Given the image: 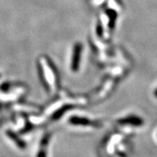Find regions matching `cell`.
I'll use <instances>...</instances> for the list:
<instances>
[{
  "label": "cell",
  "instance_id": "cell-1",
  "mask_svg": "<svg viewBox=\"0 0 157 157\" xmlns=\"http://www.w3.org/2000/svg\"><path fill=\"white\" fill-rule=\"evenodd\" d=\"M69 121H70V123L73 124V125H78V126H93V127L101 126V124L97 122V121H90L86 118L76 117V116L70 118Z\"/></svg>",
  "mask_w": 157,
  "mask_h": 157
},
{
  "label": "cell",
  "instance_id": "cell-2",
  "mask_svg": "<svg viewBox=\"0 0 157 157\" xmlns=\"http://www.w3.org/2000/svg\"><path fill=\"white\" fill-rule=\"evenodd\" d=\"M81 50H82V45L81 44H76L74 46L73 55V61H72V69L73 71H77L79 66V61H80V54H81Z\"/></svg>",
  "mask_w": 157,
  "mask_h": 157
},
{
  "label": "cell",
  "instance_id": "cell-3",
  "mask_svg": "<svg viewBox=\"0 0 157 157\" xmlns=\"http://www.w3.org/2000/svg\"><path fill=\"white\" fill-rule=\"evenodd\" d=\"M120 124H122V125H133V126H141L143 124V121L140 119V118L135 116V115H131L128 117L123 118V119H121L119 121Z\"/></svg>",
  "mask_w": 157,
  "mask_h": 157
},
{
  "label": "cell",
  "instance_id": "cell-4",
  "mask_svg": "<svg viewBox=\"0 0 157 157\" xmlns=\"http://www.w3.org/2000/svg\"><path fill=\"white\" fill-rule=\"evenodd\" d=\"M71 107H72V106H65L64 107H62V108H60L59 111H57V112L55 113V114H54L53 118H54V119H59V118L64 113L67 112V111L69 110V109H71Z\"/></svg>",
  "mask_w": 157,
  "mask_h": 157
},
{
  "label": "cell",
  "instance_id": "cell-5",
  "mask_svg": "<svg viewBox=\"0 0 157 157\" xmlns=\"http://www.w3.org/2000/svg\"><path fill=\"white\" fill-rule=\"evenodd\" d=\"M97 33H99V35H101V33H102V29H101V25L98 26V28H97Z\"/></svg>",
  "mask_w": 157,
  "mask_h": 157
},
{
  "label": "cell",
  "instance_id": "cell-6",
  "mask_svg": "<svg viewBox=\"0 0 157 157\" xmlns=\"http://www.w3.org/2000/svg\"><path fill=\"white\" fill-rule=\"evenodd\" d=\"M155 97L157 98V89L155 90Z\"/></svg>",
  "mask_w": 157,
  "mask_h": 157
}]
</instances>
